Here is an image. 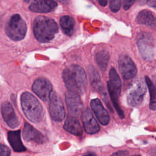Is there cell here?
<instances>
[{
  "label": "cell",
  "instance_id": "obj_1",
  "mask_svg": "<svg viewBox=\"0 0 156 156\" xmlns=\"http://www.w3.org/2000/svg\"><path fill=\"white\" fill-rule=\"evenodd\" d=\"M63 79L68 90L82 94L87 86V77L83 69L77 65H72L65 69Z\"/></svg>",
  "mask_w": 156,
  "mask_h": 156
},
{
  "label": "cell",
  "instance_id": "obj_2",
  "mask_svg": "<svg viewBox=\"0 0 156 156\" xmlns=\"http://www.w3.org/2000/svg\"><path fill=\"white\" fill-rule=\"evenodd\" d=\"M58 32V26L52 18L44 16L36 17L34 21V34L38 41L48 43Z\"/></svg>",
  "mask_w": 156,
  "mask_h": 156
},
{
  "label": "cell",
  "instance_id": "obj_3",
  "mask_svg": "<svg viewBox=\"0 0 156 156\" xmlns=\"http://www.w3.org/2000/svg\"><path fill=\"white\" fill-rule=\"evenodd\" d=\"M21 105L26 117L30 121L38 122L42 119L43 107L33 94L29 92H24L21 96Z\"/></svg>",
  "mask_w": 156,
  "mask_h": 156
},
{
  "label": "cell",
  "instance_id": "obj_4",
  "mask_svg": "<svg viewBox=\"0 0 156 156\" xmlns=\"http://www.w3.org/2000/svg\"><path fill=\"white\" fill-rule=\"evenodd\" d=\"M121 88L120 77L114 68H112L109 72V79L107 81V89L112 104L120 118L124 116V112L119 105V96Z\"/></svg>",
  "mask_w": 156,
  "mask_h": 156
},
{
  "label": "cell",
  "instance_id": "obj_5",
  "mask_svg": "<svg viewBox=\"0 0 156 156\" xmlns=\"http://www.w3.org/2000/svg\"><path fill=\"white\" fill-rule=\"evenodd\" d=\"M27 32V26L19 14L13 15L8 21L5 27L6 35L14 41L23 39Z\"/></svg>",
  "mask_w": 156,
  "mask_h": 156
},
{
  "label": "cell",
  "instance_id": "obj_6",
  "mask_svg": "<svg viewBox=\"0 0 156 156\" xmlns=\"http://www.w3.org/2000/svg\"><path fill=\"white\" fill-rule=\"evenodd\" d=\"M146 92L145 83L142 79L135 80L129 86L127 92V101L131 107L139 106L143 102Z\"/></svg>",
  "mask_w": 156,
  "mask_h": 156
},
{
  "label": "cell",
  "instance_id": "obj_7",
  "mask_svg": "<svg viewBox=\"0 0 156 156\" xmlns=\"http://www.w3.org/2000/svg\"><path fill=\"white\" fill-rule=\"evenodd\" d=\"M137 46L141 55L146 61L154 57L155 42L152 37L147 33L140 34L136 39Z\"/></svg>",
  "mask_w": 156,
  "mask_h": 156
},
{
  "label": "cell",
  "instance_id": "obj_8",
  "mask_svg": "<svg viewBox=\"0 0 156 156\" xmlns=\"http://www.w3.org/2000/svg\"><path fill=\"white\" fill-rule=\"evenodd\" d=\"M65 101L68 110L71 116L76 118L79 116L83 108L80 95L76 92L67 90L65 93Z\"/></svg>",
  "mask_w": 156,
  "mask_h": 156
},
{
  "label": "cell",
  "instance_id": "obj_9",
  "mask_svg": "<svg viewBox=\"0 0 156 156\" xmlns=\"http://www.w3.org/2000/svg\"><path fill=\"white\" fill-rule=\"evenodd\" d=\"M49 112L52 119L55 121H62L65 115L64 105L60 96L52 93L49 98Z\"/></svg>",
  "mask_w": 156,
  "mask_h": 156
},
{
  "label": "cell",
  "instance_id": "obj_10",
  "mask_svg": "<svg viewBox=\"0 0 156 156\" xmlns=\"http://www.w3.org/2000/svg\"><path fill=\"white\" fill-rule=\"evenodd\" d=\"M119 72L124 79H130L135 77L137 69L135 63L127 55H121L118 60Z\"/></svg>",
  "mask_w": 156,
  "mask_h": 156
},
{
  "label": "cell",
  "instance_id": "obj_11",
  "mask_svg": "<svg viewBox=\"0 0 156 156\" xmlns=\"http://www.w3.org/2000/svg\"><path fill=\"white\" fill-rule=\"evenodd\" d=\"M33 91L43 101H47L52 94V87L51 82L45 78L37 79L32 85Z\"/></svg>",
  "mask_w": 156,
  "mask_h": 156
},
{
  "label": "cell",
  "instance_id": "obj_12",
  "mask_svg": "<svg viewBox=\"0 0 156 156\" xmlns=\"http://www.w3.org/2000/svg\"><path fill=\"white\" fill-rule=\"evenodd\" d=\"M82 121L83 128L87 133L94 134L99 130V126L89 108H87L83 112Z\"/></svg>",
  "mask_w": 156,
  "mask_h": 156
},
{
  "label": "cell",
  "instance_id": "obj_13",
  "mask_svg": "<svg viewBox=\"0 0 156 156\" xmlns=\"http://www.w3.org/2000/svg\"><path fill=\"white\" fill-rule=\"evenodd\" d=\"M1 113L7 124L11 128H16L19 121L12 105L9 102H4L1 105Z\"/></svg>",
  "mask_w": 156,
  "mask_h": 156
},
{
  "label": "cell",
  "instance_id": "obj_14",
  "mask_svg": "<svg viewBox=\"0 0 156 156\" xmlns=\"http://www.w3.org/2000/svg\"><path fill=\"white\" fill-rule=\"evenodd\" d=\"M90 105L99 122L104 126L107 125L110 121V116L100 100L97 98L93 99L91 101Z\"/></svg>",
  "mask_w": 156,
  "mask_h": 156
},
{
  "label": "cell",
  "instance_id": "obj_15",
  "mask_svg": "<svg viewBox=\"0 0 156 156\" xmlns=\"http://www.w3.org/2000/svg\"><path fill=\"white\" fill-rule=\"evenodd\" d=\"M23 136L27 141H33L38 144L44 142V137L42 133L27 122L24 126Z\"/></svg>",
  "mask_w": 156,
  "mask_h": 156
},
{
  "label": "cell",
  "instance_id": "obj_16",
  "mask_svg": "<svg viewBox=\"0 0 156 156\" xmlns=\"http://www.w3.org/2000/svg\"><path fill=\"white\" fill-rule=\"evenodd\" d=\"M57 5V3L52 0H37L33 1L29 9L36 13H47L54 9Z\"/></svg>",
  "mask_w": 156,
  "mask_h": 156
},
{
  "label": "cell",
  "instance_id": "obj_17",
  "mask_svg": "<svg viewBox=\"0 0 156 156\" xmlns=\"http://www.w3.org/2000/svg\"><path fill=\"white\" fill-rule=\"evenodd\" d=\"M136 21L141 24L155 28L156 26V18L151 11L148 10H143L139 12L136 18Z\"/></svg>",
  "mask_w": 156,
  "mask_h": 156
},
{
  "label": "cell",
  "instance_id": "obj_18",
  "mask_svg": "<svg viewBox=\"0 0 156 156\" xmlns=\"http://www.w3.org/2000/svg\"><path fill=\"white\" fill-rule=\"evenodd\" d=\"M7 138L14 151L20 152L26 150L21 140L20 130L9 131L7 134Z\"/></svg>",
  "mask_w": 156,
  "mask_h": 156
},
{
  "label": "cell",
  "instance_id": "obj_19",
  "mask_svg": "<svg viewBox=\"0 0 156 156\" xmlns=\"http://www.w3.org/2000/svg\"><path fill=\"white\" fill-rule=\"evenodd\" d=\"M63 128L69 133L75 135H80L82 133V127L76 118L69 116L66 119Z\"/></svg>",
  "mask_w": 156,
  "mask_h": 156
},
{
  "label": "cell",
  "instance_id": "obj_20",
  "mask_svg": "<svg viewBox=\"0 0 156 156\" xmlns=\"http://www.w3.org/2000/svg\"><path fill=\"white\" fill-rule=\"evenodd\" d=\"M88 71L90 83L93 88L97 91H98L99 92L102 91L103 87L101 81L100 76L97 70L95 69L94 66L90 65L88 68Z\"/></svg>",
  "mask_w": 156,
  "mask_h": 156
},
{
  "label": "cell",
  "instance_id": "obj_21",
  "mask_svg": "<svg viewBox=\"0 0 156 156\" xmlns=\"http://www.w3.org/2000/svg\"><path fill=\"white\" fill-rule=\"evenodd\" d=\"M60 24L63 32L66 35H72L75 27V21L73 18L68 15L63 16L60 19Z\"/></svg>",
  "mask_w": 156,
  "mask_h": 156
},
{
  "label": "cell",
  "instance_id": "obj_22",
  "mask_svg": "<svg viewBox=\"0 0 156 156\" xmlns=\"http://www.w3.org/2000/svg\"><path fill=\"white\" fill-rule=\"evenodd\" d=\"M145 80L150 93V108L156 110V86L147 76H146Z\"/></svg>",
  "mask_w": 156,
  "mask_h": 156
},
{
  "label": "cell",
  "instance_id": "obj_23",
  "mask_svg": "<svg viewBox=\"0 0 156 156\" xmlns=\"http://www.w3.org/2000/svg\"><path fill=\"white\" fill-rule=\"evenodd\" d=\"M109 60V54L105 50H101L96 54V60L102 71H105Z\"/></svg>",
  "mask_w": 156,
  "mask_h": 156
},
{
  "label": "cell",
  "instance_id": "obj_24",
  "mask_svg": "<svg viewBox=\"0 0 156 156\" xmlns=\"http://www.w3.org/2000/svg\"><path fill=\"white\" fill-rule=\"evenodd\" d=\"M121 1L119 0H115V1H110V8L111 10L115 13L117 12L120 7H121Z\"/></svg>",
  "mask_w": 156,
  "mask_h": 156
},
{
  "label": "cell",
  "instance_id": "obj_25",
  "mask_svg": "<svg viewBox=\"0 0 156 156\" xmlns=\"http://www.w3.org/2000/svg\"><path fill=\"white\" fill-rule=\"evenodd\" d=\"M10 150L5 145L1 144V154L0 156H10Z\"/></svg>",
  "mask_w": 156,
  "mask_h": 156
},
{
  "label": "cell",
  "instance_id": "obj_26",
  "mask_svg": "<svg viewBox=\"0 0 156 156\" xmlns=\"http://www.w3.org/2000/svg\"><path fill=\"white\" fill-rule=\"evenodd\" d=\"M134 2H135V1H130V0L124 1V4H123L124 9L126 10H128Z\"/></svg>",
  "mask_w": 156,
  "mask_h": 156
},
{
  "label": "cell",
  "instance_id": "obj_27",
  "mask_svg": "<svg viewBox=\"0 0 156 156\" xmlns=\"http://www.w3.org/2000/svg\"><path fill=\"white\" fill-rule=\"evenodd\" d=\"M111 156H129V152L127 151H119L113 154Z\"/></svg>",
  "mask_w": 156,
  "mask_h": 156
},
{
  "label": "cell",
  "instance_id": "obj_28",
  "mask_svg": "<svg viewBox=\"0 0 156 156\" xmlns=\"http://www.w3.org/2000/svg\"><path fill=\"white\" fill-rule=\"evenodd\" d=\"M147 4L152 7H154V8H156V1H147Z\"/></svg>",
  "mask_w": 156,
  "mask_h": 156
},
{
  "label": "cell",
  "instance_id": "obj_29",
  "mask_svg": "<svg viewBox=\"0 0 156 156\" xmlns=\"http://www.w3.org/2000/svg\"><path fill=\"white\" fill-rule=\"evenodd\" d=\"M98 2L99 3V4L102 6H105L107 4V1L106 0H101V1H99Z\"/></svg>",
  "mask_w": 156,
  "mask_h": 156
},
{
  "label": "cell",
  "instance_id": "obj_30",
  "mask_svg": "<svg viewBox=\"0 0 156 156\" xmlns=\"http://www.w3.org/2000/svg\"><path fill=\"white\" fill-rule=\"evenodd\" d=\"M82 156H96V155L93 152H87L83 155Z\"/></svg>",
  "mask_w": 156,
  "mask_h": 156
},
{
  "label": "cell",
  "instance_id": "obj_31",
  "mask_svg": "<svg viewBox=\"0 0 156 156\" xmlns=\"http://www.w3.org/2000/svg\"><path fill=\"white\" fill-rule=\"evenodd\" d=\"M133 156H140V155H133Z\"/></svg>",
  "mask_w": 156,
  "mask_h": 156
}]
</instances>
